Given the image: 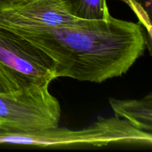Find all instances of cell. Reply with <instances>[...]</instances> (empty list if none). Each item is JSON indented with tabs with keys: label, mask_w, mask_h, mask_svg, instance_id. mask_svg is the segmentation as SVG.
<instances>
[{
	"label": "cell",
	"mask_w": 152,
	"mask_h": 152,
	"mask_svg": "<svg viewBox=\"0 0 152 152\" xmlns=\"http://www.w3.org/2000/svg\"><path fill=\"white\" fill-rule=\"evenodd\" d=\"M0 67L20 88L49 86L56 79L55 63L47 53L3 27H0Z\"/></svg>",
	"instance_id": "cell-4"
},
{
	"label": "cell",
	"mask_w": 152,
	"mask_h": 152,
	"mask_svg": "<svg viewBox=\"0 0 152 152\" xmlns=\"http://www.w3.org/2000/svg\"><path fill=\"white\" fill-rule=\"evenodd\" d=\"M109 103L116 117L128 120L133 126L152 134V94L141 99L110 98Z\"/></svg>",
	"instance_id": "cell-6"
},
{
	"label": "cell",
	"mask_w": 152,
	"mask_h": 152,
	"mask_svg": "<svg viewBox=\"0 0 152 152\" xmlns=\"http://www.w3.org/2000/svg\"><path fill=\"white\" fill-rule=\"evenodd\" d=\"M53 60L56 78L102 83L120 77L142 56L147 34L140 23L108 15L47 29H10Z\"/></svg>",
	"instance_id": "cell-1"
},
{
	"label": "cell",
	"mask_w": 152,
	"mask_h": 152,
	"mask_svg": "<svg viewBox=\"0 0 152 152\" xmlns=\"http://www.w3.org/2000/svg\"><path fill=\"white\" fill-rule=\"evenodd\" d=\"M83 19L77 17L69 0H28L15 4L0 1V27L7 29H47Z\"/></svg>",
	"instance_id": "cell-5"
},
{
	"label": "cell",
	"mask_w": 152,
	"mask_h": 152,
	"mask_svg": "<svg viewBox=\"0 0 152 152\" xmlns=\"http://www.w3.org/2000/svg\"><path fill=\"white\" fill-rule=\"evenodd\" d=\"M61 118L59 102L49 86H34L0 93V129L34 132L54 129Z\"/></svg>",
	"instance_id": "cell-3"
},
{
	"label": "cell",
	"mask_w": 152,
	"mask_h": 152,
	"mask_svg": "<svg viewBox=\"0 0 152 152\" xmlns=\"http://www.w3.org/2000/svg\"><path fill=\"white\" fill-rule=\"evenodd\" d=\"M2 2L7 3L10 4H19V3L25 2V1H28V0H0Z\"/></svg>",
	"instance_id": "cell-10"
},
{
	"label": "cell",
	"mask_w": 152,
	"mask_h": 152,
	"mask_svg": "<svg viewBox=\"0 0 152 152\" xmlns=\"http://www.w3.org/2000/svg\"><path fill=\"white\" fill-rule=\"evenodd\" d=\"M77 17L83 19H100L108 13L106 0H69Z\"/></svg>",
	"instance_id": "cell-7"
},
{
	"label": "cell",
	"mask_w": 152,
	"mask_h": 152,
	"mask_svg": "<svg viewBox=\"0 0 152 152\" xmlns=\"http://www.w3.org/2000/svg\"><path fill=\"white\" fill-rule=\"evenodd\" d=\"M19 89L17 83L0 67V93H10Z\"/></svg>",
	"instance_id": "cell-8"
},
{
	"label": "cell",
	"mask_w": 152,
	"mask_h": 152,
	"mask_svg": "<svg viewBox=\"0 0 152 152\" xmlns=\"http://www.w3.org/2000/svg\"><path fill=\"white\" fill-rule=\"evenodd\" d=\"M0 144L38 147L151 146L152 134L140 130L128 120L116 116L109 118L100 117L91 126L79 130L59 126L34 132H12L0 129Z\"/></svg>",
	"instance_id": "cell-2"
},
{
	"label": "cell",
	"mask_w": 152,
	"mask_h": 152,
	"mask_svg": "<svg viewBox=\"0 0 152 152\" xmlns=\"http://www.w3.org/2000/svg\"><path fill=\"white\" fill-rule=\"evenodd\" d=\"M136 2L138 5L140 6L145 11V13L151 17V9H152V0H132Z\"/></svg>",
	"instance_id": "cell-9"
}]
</instances>
